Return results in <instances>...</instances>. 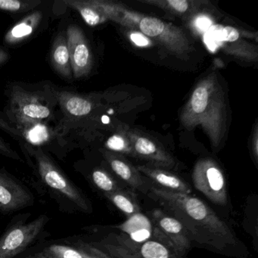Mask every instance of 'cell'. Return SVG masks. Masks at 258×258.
<instances>
[{
    "instance_id": "7a4b0ae2",
    "label": "cell",
    "mask_w": 258,
    "mask_h": 258,
    "mask_svg": "<svg viewBox=\"0 0 258 258\" xmlns=\"http://www.w3.org/2000/svg\"><path fill=\"white\" fill-rule=\"evenodd\" d=\"M57 90L49 81L33 84L10 83L6 90V118L22 134L34 126L49 123L55 118L58 106Z\"/></svg>"
},
{
    "instance_id": "ffe728a7",
    "label": "cell",
    "mask_w": 258,
    "mask_h": 258,
    "mask_svg": "<svg viewBox=\"0 0 258 258\" xmlns=\"http://www.w3.org/2000/svg\"><path fill=\"white\" fill-rule=\"evenodd\" d=\"M50 63L54 72L61 78L69 81L73 78L66 33L64 31L60 32L52 43Z\"/></svg>"
},
{
    "instance_id": "44dd1931",
    "label": "cell",
    "mask_w": 258,
    "mask_h": 258,
    "mask_svg": "<svg viewBox=\"0 0 258 258\" xmlns=\"http://www.w3.org/2000/svg\"><path fill=\"white\" fill-rule=\"evenodd\" d=\"M64 4L69 8L76 10L89 26H97L108 22L92 0H64Z\"/></svg>"
},
{
    "instance_id": "7c38bea8",
    "label": "cell",
    "mask_w": 258,
    "mask_h": 258,
    "mask_svg": "<svg viewBox=\"0 0 258 258\" xmlns=\"http://www.w3.org/2000/svg\"><path fill=\"white\" fill-rule=\"evenodd\" d=\"M216 29L220 46L226 53L244 61H257V49L243 39L241 31L231 26H217Z\"/></svg>"
},
{
    "instance_id": "83f0119b",
    "label": "cell",
    "mask_w": 258,
    "mask_h": 258,
    "mask_svg": "<svg viewBox=\"0 0 258 258\" xmlns=\"http://www.w3.org/2000/svg\"><path fill=\"white\" fill-rule=\"evenodd\" d=\"M127 37L133 44L137 47H150L154 44L153 40L146 37L143 33L137 30H129L127 32Z\"/></svg>"
},
{
    "instance_id": "2e32d148",
    "label": "cell",
    "mask_w": 258,
    "mask_h": 258,
    "mask_svg": "<svg viewBox=\"0 0 258 258\" xmlns=\"http://www.w3.org/2000/svg\"><path fill=\"white\" fill-rule=\"evenodd\" d=\"M45 19L46 14L42 10L31 12L7 31L4 36V43L10 46L22 44L37 32Z\"/></svg>"
},
{
    "instance_id": "8992f818",
    "label": "cell",
    "mask_w": 258,
    "mask_h": 258,
    "mask_svg": "<svg viewBox=\"0 0 258 258\" xmlns=\"http://www.w3.org/2000/svg\"><path fill=\"white\" fill-rule=\"evenodd\" d=\"M37 164V170L42 180L52 189L58 191L73 202L81 211H90V205L84 195L69 180L52 160L41 148H30Z\"/></svg>"
},
{
    "instance_id": "d6a6232c",
    "label": "cell",
    "mask_w": 258,
    "mask_h": 258,
    "mask_svg": "<svg viewBox=\"0 0 258 258\" xmlns=\"http://www.w3.org/2000/svg\"><path fill=\"white\" fill-rule=\"evenodd\" d=\"M10 59V54L5 49H0V66L7 63Z\"/></svg>"
},
{
    "instance_id": "9a60e30c",
    "label": "cell",
    "mask_w": 258,
    "mask_h": 258,
    "mask_svg": "<svg viewBox=\"0 0 258 258\" xmlns=\"http://www.w3.org/2000/svg\"><path fill=\"white\" fill-rule=\"evenodd\" d=\"M103 156L108 161L113 171L126 182L134 189L147 195L150 190V184L148 183L143 175L137 170V167L131 164L120 154L109 151H102Z\"/></svg>"
},
{
    "instance_id": "9c48e42d",
    "label": "cell",
    "mask_w": 258,
    "mask_h": 258,
    "mask_svg": "<svg viewBox=\"0 0 258 258\" xmlns=\"http://www.w3.org/2000/svg\"><path fill=\"white\" fill-rule=\"evenodd\" d=\"M149 217L154 232L184 257L191 247V240L182 223L160 208L151 211Z\"/></svg>"
},
{
    "instance_id": "8fae6325",
    "label": "cell",
    "mask_w": 258,
    "mask_h": 258,
    "mask_svg": "<svg viewBox=\"0 0 258 258\" xmlns=\"http://www.w3.org/2000/svg\"><path fill=\"white\" fill-rule=\"evenodd\" d=\"M66 33L73 78L79 80L90 75L93 58L84 31L77 25H70Z\"/></svg>"
},
{
    "instance_id": "4316f807",
    "label": "cell",
    "mask_w": 258,
    "mask_h": 258,
    "mask_svg": "<svg viewBox=\"0 0 258 258\" xmlns=\"http://www.w3.org/2000/svg\"><path fill=\"white\" fill-rule=\"evenodd\" d=\"M92 178L95 185L99 189L104 191V194L114 192L120 188V187L117 185V182L110 176L109 173L102 169L95 170L92 174Z\"/></svg>"
},
{
    "instance_id": "836d02e7",
    "label": "cell",
    "mask_w": 258,
    "mask_h": 258,
    "mask_svg": "<svg viewBox=\"0 0 258 258\" xmlns=\"http://www.w3.org/2000/svg\"><path fill=\"white\" fill-rule=\"evenodd\" d=\"M30 258H46L44 256H43V255L41 254V253H39V254L35 255V256H31V257Z\"/></svg>"
},
{
    "instance_id": "e0dca14e",
    "label": "cell",
    "mask_w": 258,
    "mask_h": 258,
    "mask_svg": "<svg viewBox=\"0 0 258 258\" xmlns=\"http://www.w3.org/2000/svg\"><path fill=\"white\" fill-rule=\"evenodd\" d=\"M137 170L158 184L161 188L175 192L191 194L190 185L174 173L152 165H138Z\"/></svg>"
},
{
    "instance_id": "f546056e",
    "label": "cell",
    "mask_w": 258,
    "mask_h": 258,
    "mask_svg": "<svg viewBox=\"0 0 258 258\" xmlns=\"http://www.w3.org/2000/svg\"><path fill=\"white\" fill-rule=\"evenodd\" d=\"M0 155L12 158V159L22 161V158L19 156V154L12 149L11 146L7 142L4 141V139L0 137Z\"/></svg>"
},
{
    "instance_id": "cb8c5ba5",
    "label": "cell",
    "mask_w": 258,
    "mask_h": 258,
    "mask_svg": "<svg viewBox=\"0 0 258 258\" xmlns=\"http://www.w3.org/2000/svg\"><path fill=\"white\" fill-rule=\"evenodd\" d=\"M105 146L107 150L109 152L119 153L120 155H128V156L137 158L129 138L120 129V126L117 128V133L113 134L106 140Z\"/></svg>"
},
{
    "instance_id": "484cf974",
    "label": "cell",
    "mask_w": 258,
    "mask_h": 258,
    "mask_svg": "<svg viewBox=\"0 0 258 258\" xmlns=\"http://www.w3.org/2000/svg\"><path fill=\"white\" fill-rule=\"evenodd\" d=\"M41 254L46 258H84L81 249L77 250L60 244L49 246L43 250Z\"/></svg>"
},
{
    "instance_id": "ba28073f",
    "label": "cell",
    "mask_w": 258,
    "mask_h": 258,
    "mask_svg": "<svg viewBox=\"0 0 258 258\" xmlns=\"http://www.w3.org/2000/svg\"><path fill=\"white\" fill-rule=\"evenodd\" d=\"M129 138L137 158L145 160L150 165L162 169H173L176 161L156 140L138 130L120 126Z\"/></svg>"
},
{
    "instance_id": "d6986e66",
    "label": "cell",
    "mask_w": 258,
    "mask_h": 258,
    "mask_svg": "<svg viewBox=\"0 0 258 258\" xmlns=\"http://www.w3.org/2000/svg\"><path fill=\"white\" fill-rule=\"evenodd\" d=\"M140 2L158 7L183 19L196 16L210 4L208 1L204 0H140Z\"/></svg>"
},
{
    "instance_id": "1f68e13d",
    "label": "cell",
    "mask_w": 258,
    "mask_h": 258,
    "mask_svg": "<svg viewBox=\"0 0 258 258\" xmlns=\"http://www.w3.org/2000/svg\"><path fill=\"white\" fill-rule=\"evenodd\" d=\"M257 127H255L254 130V135H253V155H254L255 160L256 161H257V155H258V145H257Z\"/></svg>"
},
{
    "instance_id": "30bf717a",
    "label": "cell",
    "mask_w": 258,
    "mask_h": 258,
    "mask_svg": "<svg viewBox=\"0 0 258 258\" xmlns=\"http://www.w3.org/2000/svg\"><path fill=\"white\" fill-rule=\"evenodd\" d=\"M47 222L41 216L27 224L12 228L0 238V258H13L28 247L41 232Z\"/></svg>"
},
{
    "instance_id": "d4e9b609",
    "label": "cell",
    "mask_w": 258,
    "mask_h": 258,
    "mask_svg": "<svg viewBox=\"0 0 258 258\" xmlns=\"http://www.w3.org/2000/svg\"><path fill=\"white\" fill-rule=\"evenodd\" d=\"M41 0H0V10L11 14L29 13L40 7Z\"/></svg>"
},
{
    "instance_id": "5bb4252c",
    "label": "cell",
    "mask_w": 258,
    "mask_h": 258,
    "mask_svg": "<svg viewBox=\"0 0 258 258\" xmlns=\"http://www.w3.org/2000/svg\"><path fill=\"white\" fill-rule=\"evenodd\" d=\"M32 202V196L22 185L0 171V211H16Z\"/></svg>"
},
{
    "instance_id": "603a6c76",
    "label": "cell",
    "mask_w": 258,
    "mask_h": 258,
    "mask_svg": "<svg viewBox=\"0 0 258 258\" xmlns=\"http://www.w3.org/2000/svg\"><path fill=\"white\" fill-rule=\"evenodd\" d=\"M133 221L123 223L120 229L127 232L131 239L136 241H143L154 236L153 226L144 216L138 214L130 217Z\"/></svg>"
},
{
    "instance_id": "5b68a950",
    "label": "cell",
    "mask_w": 258,
    "mask_h": 258,
    "mask_svg": "<svg viewBox=\"0 0 258 258\" xmlns=\"http://www.w3.org/2000/svg\"><path fill=\"white\" fill-rule=\"evenodd\" d=\"M138 29L180 59H188L194 52L193 43L181 28L158 18L143 16Z\"/></svg>"
},
{
    "instance_id": "4dcf8cb0",
    "label": "cell",
    "mask_w": 258,
    "mask_h": 258,
    "mask_svg": "<svg viewBox=\"0 0 258 258\" xmlns=\"http://www.w3.org/2000/svg\"><path fill=\"white\" fill-rule=\"evenodd\" d=\"M81 250L84 258H111L92 245H84Z\"/></svg>"
},
{
    "instance_id": "7402d4cb",
    "label": "cell",
    "mask_w": 258,
    "mask_h": 258,
    "mask_svg": "<svg viewBox=\"0 0 258 258\" xmlns=\"http://www.w3.org/2000/svg\"><path fill=\"white\" fill-rule=\"evenodd\" d=\"M105 197L128 217L140 214L141 208L134 192L120 188L114 192L106 193Z\"/></svg>"
},
{
    "instance_id": "6da1fadb",
    "label": "cell",
    "mask_w": 258,
    "mask_h": 258,
    "mask_svg": "<svg viewBox=\"0 0 258 258\" xmlns=\"http://www.w3.org/2000/svg\"><path fill=\"white\" fill-rule=\"evenodd\" d=\"M146 196L182 223L191 241L231 256L242 246L230 228L199 198L154 185Z\"/></svg>"
},
{
    "instance_id": "52a82bcc",
    "label": "cell",
    "mask_w": 258,
    "mask_h": 258,
    "mask_svg": "<svg viewBox=\"0 0 258 258\" xmlns=\"http://www.w3.org/2000/svg\"><path fill=\"white\" fill-rule=\"evenodd\" d=\"M195 188L215 205L228 204L227 182L223 170L215 161L203 158L197 161L192 172Z\"/></svg>"
},
{
    "instance_id": "277c9868",
    "label": "cell",
    "mask_w": 258,
    "mask_h": 258,
    "mask_svg": "<svg viewBox=\"0 0 258 258\" xmlns=\"http://www.w3.org/2000/svg\"><path fill=\"white\" fill-rule=\"evenodd\" d=\"M93 246L111 258H184L158 236L136 241L126 234L112 233Z\"/></svg>"
},
{
    "instance_id": "ac0fdd59",
    "label": "cell",
    "mask_w": 258,
    "mask_h": 258,
    "mask_svg": "<svg viewBox=\"0 0 258 258\" xmlns=\"http://www.w3.org/2000/svg\"><path fill=\"white\" fill-rule=\"evenodd\" d=\"M108 21L117 22L130 30L138 29L143 15L127 10L126 7L106 0H92Z\"/></svg>"
},
{
    "instance_id": "4fadbf2b",
    "label": "cell",
    "mask_w": 258,
    "mask_h": 258,
    "mask_svg": "<svg viewBox=\"0 0 258 258\" xmlns=\"http://www.w3.org/2000/svg\"><path fill=\"white\" fill-rule=\"evenodd\" d=\"M57 98L63 114L61 124L67 129L74 122L88 116L94 107L90 98L66 90H57Z\"/></svg>"
},
{
    "instance_id": "3957f363",
    "label": "cell",
    "mask_w": 258,
    "mask_h": 258,
    "mask_svg": "<svg viewBox=\"0 0 258 258\" xmlns=\"http://www.w3.org/2000/svg\"><path fill=\"white\" fill-rule=\"evenodd\" d=\"M185 129L201 126L214 148H218L226 130L225 95L217 74L211 73L196 86L180 115Z\"/></svg>"
},
{
    "instance_id": "f1b7e54d",
    "label": "cell",
    "mask_w": 258,
    "mask_h": 258,
    "mask_svg": "<svg viewBox=\"0 0 258 258\" xmlns=\"http://www.w3.org/2000/svg\"><path fill=\"white\" fill-rule=\"evenodd\" d=\"M0 129L11 136L13 138L16 139V140L20 141V143H22V140H25L22 134L13 125L10 124V122L6 118L4 113L1 111H0Z\"/></svg>"
}]
</instances>
